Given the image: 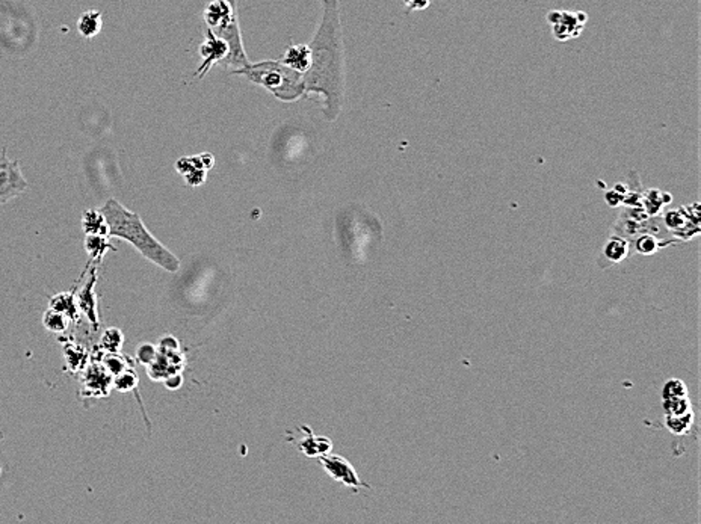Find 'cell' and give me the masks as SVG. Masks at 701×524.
<instances>
[{
    "label": "cell",
    "mask_w": 701,
    "mask_h": 524,
    "mask_svg": "<svg viewBox=\"0 0 701 524\" xmlns=\"http://www.w3.org/2000/svg\"><path fill=\"white\" fill-rule=\"evenodd\" d=\"M322 14L309 44L311 62L304 77L306 97H322V113L334 123L342 113L346 92V52L338 0H321Z\"/></svg>",
    "instance_id": "6da1fadb"
},
{
    "label": "cell",
    "mask_w": 701,
    "mask_h": 524,
    "mask_svg": "<svg viewBox=\"0 0 701 524\" xmlns=\"http://www.w3.org/2000/svg\"><path fill=\"white\" fill-rule=\"evenodd\" d=\"M100 212L103 213L104 219H106L109 228L108 236L120 238L131 242L144 257L159 264L165 271H179L180 263L175 259V255L167 248H163L162 243H159L150 235L148 230L144 227L141 218L136 213L127 211L123 204L114 200V198H111V200H108L100 207Z\"/></svg>",
    "instance_id": "7a4b0ae2"
},
{
    "label": "cell",
    "mask_w": 701,
    "mask_h": 524,
    "mask_svg": "<svg viewBox=\"0 0 701 524\" xmlns=\"http://www.w3.org/2000/svg\"><path fill=\"white\" fill-rule=\"evenodd\" d=\"M233 76H242L250 82L263 87L280 101H297L306 97L302 73L292 69L282 61H262L247 67L231 69Z\"/></svg>",
    "instance_id": "3957f363"
},
{
    "label": "cell",
    "mask_w": 701,
    "mask_h": 524,
    "mask_svg": "<svg viewBox=\"0 0 701 524\" xmlns=\"http://www.w3.org/2000/svg\"><path fill=\"white\" fill-rule=\"evenodd\" d=\"M587 21L588 16L582 11L555 9L547 14V23L552 28L553 38L561 43L580 37Z\"/></svg>",
    "instance_id": "277c9868"
},
{
    "label": "cell",
    "mask_w": 701,
    "mask_h": 524,
    "mask_svg": "<svg viewBox=\"0 0 701 524\" xmlns=\"http://www.w3.org/2000/svg\"><path fill=\"white\" fill-rule=\"evenodd\" d=\"M214 32L218 33L219 37H223L228 45L227 56L219 62L221 67L230 68V69H238V68L247 67L251 62L248 60L247 52H245V48H243L241 25H239V14L233 17L228 25H226L224 28H221L218 30H214Z\"/></svg>",
    "instance_id": "5b68a950"
},
{
    "label": "cell",
    "mask_w": 701,
    "mask_h": 524,
    "mask_svg": "<svg viewBox=\"0 0 701 524\" xmlns=\"http://www.w3.org/2000/svg\"><path fill=\"white\" fill-rule=\"evenodd\" d=\"M28 189V182L23 177L20 164L17 160H9L4 151L0 155V206L13 200L14 196Z\"/></svg>",
    "instance_id": "8992f818"
},
{
    "label": "cell",
    "mask_w": 701,
    "mask_h": 524,
    "mask_svg": "<svg viewBox=\"0 0 701 524\" xmlns=\"http://www.w3.org/2000/svg\"><path fill=\"white\" fill-rule=\"evenodd\" d=\"M198 52H200L202 62L195 69L194 76L197 79H203L210 72V68L219 65V62L227 56L228 45L223 37H219V35L215 33L210 28H206L204 41L200 45V50Z\"/></svg>",
    "instance_id": "52a82bcc"
},
{
    "label": "cell",
    "mask_w": 701,
    "mask_h": 524,
    "mask_svg": "<svg viewBox=\"0 0 701 524\" xmlns=\"http://www.w3.org/2000/svg\"><path fill=\"white\" fill-rule=\"evenodd\" d=\"M662 219L671 235L683 240L697 236L700 231L698 204L695 211H691L689 207H682L679 211H670L663 215Z\"/></svg>",
    "instance_id": "ba28073f"
},
{
    "label": "cell",
    "mask_w": 701,
    "mask_h": 524,
    "mask_svg": "<svg viewBox=\"0 0 701 524\" xmlns=\"http://www.w3.org/2000/svg\"><path fill=\"white\" fill-rule=\"evenodd\" d=\"M238 14V6L235 0H212L204 8L206 28L218 30L228 25L230 20Z\"/></svg>",
    "instance_id": "9c48e42d"
},
{
    "label": "cell",
    "mask_w": 701,
    "mask_h": 524,
    "mask_svg": "<svg viewBox=\"0 0 701 524\" xmlns=\"http://www.w3.org/2000/svg\"><path fill=\"white\" fill-rule=\"evenodd\" d=\"M321 462L324 465V469L331 474L333 479L341 481L343 485L350 486V488L365 485L369 488V485L363 484L358 479V474L355 473L354 467L345 458H342V457H322Z\"/></svg>",
    "instance_id": "30bf717a"
},
{
    "label": "cell",
    "mask_w": 701,
    "mask_h": 524,
    "mask_svg": "<svg viewBox=\"0 0 701 524\" xmlns=\"http://www.w3.org/2000/svg\"><path fill=\"white\" fill-rule=\"evenodd\" d=\"M96 283H97L96 269H91V272H89V275L87 278V281H85L84 287L80 289V292L77 295H74L77 310H80L82 313H84L85 316H87V319L92 325H99L97 299H96V294H94Z\"/></svg>",
    "instance_id": "8fae6325"
},
{
    "label": "cell",
    "mask_w": 701,
    "mask_h": 524,
    "mask_svg": "<svg viewBox=\"0 0 701 524\" xmlns=\"http://www.w3.org/2000/svg\"><path fill=\"white\" fill-rule=\"evenodd\" d=\"M111 374L103 367V364H91L85 367L84 374V391L91 396H108L111 390Z\"/></svg>",
    "instance_id": "7c38bea8"
},
{
    "label": "cell",
    "mask_w": 701,
    "mask_h": 524,
    "mask_svg": "<svg viewBox=\"0 0 701 524\" xmlns=\"http://www.w3.org/2000/svg\"><path fill=\"white\" fill-rule=\"evenodd\" d=\"M283 64L297 69L299 73H306L311 62V50L309 44H292L286 49L283 56Z\"/></svg>",
    "instance_id": "4fadbf2b"
},
{
    "label": "cell",
    "mask_w": 701,
    "mask_h": 524,
    "mask_svg": "<svg viewBox=\"0 0 701 524\" xmlns=\"http://www.w3.org/2000/svg\"><path fill=\"white\" fill-rule=\"evenodd\" d=\"M175 168L179 169V172L183 174V176L186 177V182H188L192 186L202 184L206 180L207 168L203 164L202 156L182 157V159L177 160V164H175Z\"/></svg>",
    "instance_id": "5bb4252c"
},
{
    "label": "cell",
    "mask_w": 701,
    "mask_h": 524,
    "mask_svg": "<svg viewBox=\"0 0 701 524\" xmlns=\"http://www.w3.org/2000/svg\"><path fill=\"white\" fill-rule=\"evenodd\" d=\"M629 248H630L629 239H626L623 236H618V235L611 236L609 240L605 243L603 251H602V257L606 259L605 266H611L614 263L623 262L627 257Z\"/></svg>",
    "instance_id": "9a60e30c"
},
{
    "label": "cell",
    "mask_w": 701,
    "mask_h": 524,
    "mask_svg": "<svg viewBox=\"0 0 701 524\" xmlns=\"http://www.w3.org/2000/svg\"><path fill=\"white\" fill-rule=\"evenodd\" d=\"M103 28V17L101 13L97 9H89L85 11L77 20V32L80 33V37H84L87 40H91L97 37L101 32Z\"/></svg>",
    "instance_id": "2e32d148"
},
{
    "label": "cell",
    "mask_w": 701,
    "mask_h": 524,
    "mask_svg": "<svg viewBox=\"0 0 701 524\" xmlns=\"http://www.w3.org/2000/svg\"><path fill=\"white\" fill-rule=\"evenodd\" d=\"M82 228H84L85 235H99V236H106L109 235V228L106 224V219H104L103 213L96 208H89L84 213L82 218Z\"/></svg>",
    "instance_id": "e0dca14e"
},
{
    "label": "cell",
    "mask_w": 701,
    "mask_h": 524,
    "mask_svg": "<svg viewBox=\"0 0 701 524\" xmlns=\"http://www.w3.org/2000/svg\"><path fill=\"white\" fill-rule=\"evenodd\" d=\"M668 203H671V195L659 189H650L644 195H641V207L650 216H658V213Z\"/></svg>",
    "instance_id": "ac0fdd59"
},
{
    "label": "cell",
    "mask_w": 701,
    "mask_h": 524,
    "mask_svg": "<svg viewBox=\"0 0 701 524\" xmlns=\"http://www.w3.org/2000/svg\"><path fill=\"white\" fill-rule=\"evenodd\" d=\"M49 308L56 310L60 313H64L68 319H76L77 316V306H76V298L73 292L67 294H57L53 298H50Z\"/></svg>",
    "instance_id": "d6986e66"
},
{
    "label": "cell",
    "mask_w": 701,
    "mask_h": 524,
    "mask_svg": "<svg viewBox=\"0 0 701 524\" xmlns=\"http://www.w3.org/2000/svg\"><path fill=\"white\" fill-rule=\"evenodd\" d=\"M64 354H65V361H67V366L70 370L77 372V370H82V369L87 367L88 355H87L85 349L82 347L80 345H77V343L65 345Z\"/></svg>",
    "instance_id": "ffe728a7"
},
{
    "label": "cell",
    "mask_w": 701,
    "mask_h": 524,
    "mask_svg": "<svg viewBox=\"0 0 701 524\" xmlns=\"http://www.w3.org/2000/svg\"><path fill=\"white\" fill-rule=\"evenodd\" d=\"M299 447L304 453H306V455L314 457V455H319V453H322V455L329 453L331 450L333 445L329 438H316V437H313V434L309 430V438H302Z\"/></svg>",
    "instance_id": "44dd1931"
},
{
    "label": "cell",
    "mask_w": 701,
    "mask_h": 524,
    "mask_svg": "<svg viewBox=\"0 0 701 524\" xmlns=\"http://www.w3.org/2000/svg\"><path fill=\"white\" fill-rule=\"evenodd\" d=\"M665 425H667L673 434L685 435L694 425V413L691 411L683 416H667L665 417Z\"/></svg>",
    "instance_id": "7402d4cb"
},
{
    "label": "cell",
    "mask_w": 701,
    "mask_h": 524,
    "mask_svg": "<svg viewBox=\"0 0 701 524\" xmlns=\"http://www.w3.org/2000/svg\"><path fill=\"white\" fill-rule=\"evenodd\" d=\"M68 318L64 313L49 308L43 314V325L44 328L50 333H64L68 327Z\"/></svg>",
    "instance_id": "603a6c76"
},
{
    "label": "cell",
    "mask_w": 701,
    "mask_h": 524,
    "mask_svg": "<svg viewBox=\"0 0 701 524\" xmlns=\"http://www.w3.org/2000/svg\"><path fill=\"white\" fill-rule=\"evenodd\" d=\"M632 247L636 252H641L644 255H651L654 252H658V250L662 248L663 245L659 239L648 235V233H642V235L634 238Z\"/></svg>",
    "instance_id": "cb8c5ba5"
},
{
    "label": "cell",
    "mask_w": 701,
    "mask_h": 524,
    "mask_svg": "<svg viewBox=\"0 0 701 524\" xmlns=\"http://www.w3.org/2000/svg\"><path fill=\"white\" fill-rule=\"evenodd\" d=\"M662 401H663V410L667 416H683L692 411L691 401H689L688 396L662 399Z\"/></svg>",
    "instance_id": "d4e9b609"
},
{
    "label": "cell",
    "mask_w": 701,
    "mask_h": 524,
    "mask_svg": "<svg viewBox=\"0 0 701 524\" xmlns=\"http://www.w3.org/2000/svg\"><path fill=\"white\" fill-rule=\"evenodd\" d=\"M111 245H108L106 236H99V235H87L85 238V250L91 255V259L100 260L103 257V254L108 251Z\"/></svg>",
    "instance_id": "484cf974"
},
{
    "label": "cell",
    "mask_w": 701,
    "mask_h": 524,
    "mask_svg": "<svg viewBox=\"0 0 701 524\" xmlns=\"http://www.w3.org/2000/svg\"><path fill=\"white\" fill-rule=\"evenodd\" d=\"M103 367L106 369L112 377H116L126 369H128V358L120 355L118 352H108L101 361Z\"/></svg>",
    "instance_id": "4316f807"
},
{
    "label": "cell",
    "mask_w": 701,
    "mask_h": 524,
    "mask_svg": "<svg viewBox=\"0 0 701 524\" xmlns=\"http://www.w3.org/2000/svg\"><path fill=\"white\" fill-rule=\"evenodd\" d=\"M123 340L124 339H123L121 331L116 330V328H111L103 334L101 340H100V346L106 352H118L120 347L123 346Z\"/></svg>",
    "instance_id": "83f0119b"
},
{
    "label": "cell",
    "mask_w": 701,
    "mask_h": 524,
    "mask_svg": "<svg viewBox=\"0 0 701 524\" xmlns=\"http://www.w3.org/2000/svg\"><path fill=\"white\" fill-rule=\"evenodd\" d=\"M138 386V375L132 369H126L114 379V387L120 391H131Z\"/></svg>",
    "instance_id": "f1b7e54d"
},
{
    "label": "cell",
    "mask_w": 701,
    "mask_h": 524,
    "mask_svg": "<svg viewBox=\"0 0 701 524\" xmlns=\"http://www.w3.org/2000/svg\"><path fill=\"white\" fill-rule=\"evenodd\" d=\"M680 396H688V389L680 379H670L667 384H665L662 399L680 398Z\"/></svg>",
    "instance_id": "f546056e"
},
{
    "label": "cell",
    "mask_w": 701,
    "mask_h": 524,
    "mask_svg": "<svg viewBox=\"0 0 701 524\" xmlns=\"http://www.w3.org/2000/svg\"><path fill=\"white\" fill-rule=\"evenodd\" d=\"M158 357V347L151 343H143L138 347L136 358L141 361L143 364H151Z\"/></svg>",
    "instance_id": "4dcf8cb0"
},
{
    "label": "cell",
    "mask_w": 701,
    "mask_h": 524,
    "mask_svg": "<svg viewBox=\"0 0 701 524\" xmlns=\"http://www.w3.org/2000/svg\"><path fill=\"white\" fill-rule=\"evenodd\" d=\"M431 0H402V4L412 11H424L429 6Z\"/></svg>",
    "instance_id": "1f68e13d"
},
{
    "label": "cell",
    "mask_w": 701,
    "mask_h": 524,
    "mask_svg": "<svg viewBox=\"0 0 701 524\" xmlns=\"http://www.w3.org/2000/svg\"><path fill=\"white\" fill-rule=\"evenodd\" d=\"M182 382H183V378L182 375L179 374V372H175V374L170 375L167 379H165V384H167V387L168 389H179L182 386Z\"/></svg>",
    "instance_id": "d6a6232c"
},
{
    "label": "cell",
    "mask_w": 701,
    "mask_h": 524,
    "mask_svg": "<svg viewBox=\"0 0 701 524\" xmlns=\"http://www.w3.org/2000/svg\"><path fill=\"white\" fill-rule=\"evenodd\" d=\"M0 472H2V467H0Z\"/></svg>",
    "instance_id": "836d02e7"
}]
</instances>
